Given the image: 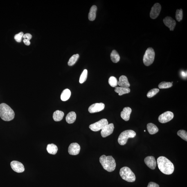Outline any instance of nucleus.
I'll return each instance as SVG.
<instances>
[{"label":"nucleus","instance_id":"nucleus-30","mask_svg":"<svg viewBox=\"0 0 187 187\" xmlns=\"http://www.w3.org/2000/svg\"><path fill=\"white\" fill-rule=\"evenodd\" d=\"M176 19L178 21L182 20L183 17V11L182 9L177 10L176 12Z\"/></svg>","mask_w":187,"mask_h":187},{"label":"nucleus","instance_id":"nucleus-27","mask_svg":"<svg viewBox=\"0 0 187 187\" xmlns=\"http://www.w3.org/2000/svg\"><path fill=\"white\" fill-rule=\"evenodd\" d=\"M172 84L170 82H162L159 85V87L160 89H168L172 87Z\"/></svg>","mask_w":187,"mask_h":187},{"label":"nucleus","instance_id":"nucleus-20","mask_svg":"<svg viewBox=\"0 0 187 187\" xmlns=\"http://www.w3.org/2000/svg\"><path fill=\"white\" fill-rule=\"evenodd\" d=\"M147 129L148 132L150 134H156L159 131L157 127L152 123H149L147 124Z\"/></svg>","mask_w":187,"mask_h":187},{"label":"nucleus","instance_id":"nucleus-22","mask_svg":"<svg viewBox=\"0 0 187 187\" xmlns=\"http://www.w3.org/2000/svg\"><path fill=\"white\" fill-rule=\"evenodd\" d=\"M97 10V8L95 5L91 7L89 14V19L90 21H94L96 18Z\"/></svg>","mask_w":187,"mask_h":187},{"label":"nucleus","instance_id":"nucleus-21","mask_svg":"<svg viewBox=\"0 0 187 187\" xmlns=\"http://www.w3.org/2000/svg\"><path fill=\"white\" fill-rule=\"evenodd\" d=\"M64 116V113L62 111L57 110L53 113V119L55 121H60L62 119Z\"/></svg>","mask_w":187,"mask_h":187},{"label":"nucleus","instance_id":"nucleus-19","mask_svg":"<svg viewBox=\"0 0 187 187\" xmlns=\"http://www.w3.org/2000/svg\"><path fill=\"white\" fill-rule=\"evenodd\" d=\"M115 92L118 94L119 96L129 93L130 92V89L129 88L123 87H116L114 90Z\"/></svg>","mask_w":187,"mask_h":187},{"label":"nucleus","instance_id":"nucleus-31","mask_svg":"<svg viewBox=\"0 0 187 187\" xmlns=\"http://www.w3.org/2000/svg\"><path fill=\"white\" fill-rule=\"evenodd\" d=\"M177 134L183 139L187 141V133L186 131L183 130H179L178 131Z\"/></svg>","mask_w":187,"mask_h":187},{"label":"nucleus","instance_id":"nucleus-11","mask_svg":"<svg viewBox=\"0 0 187 187\" xmlns=\"http://www.w3.org/2000/svg\"><path fill=\"white\" fill-rule=\"evenodd\" d=\"M11 168L14 171L20 173L24 172L25 170L24 165L22 163L17 161H13L10 163Z\"/></svg>","mask_w":187,"mask_h":187},{"label":"nucleus","instance_id":"nucleus-6","mask_svg":"<svg viewBox=\"0 0 187 187\" xmlns=\"http://www.w3.org/2000/svg\"><path fill=\"white\" fill-rule=\"evenodd\" d=\"M155 55L153 48H147L143 57V64L145 66H150L153 63Z\"/></svg>","mask_w":187,"mask_h":187},{"label":"nucleus","instance_id":"nucleus-5","mask_svg":"<svg viewBox=\"0 0 187 187\" xmlns=\"http://www.w3.org/2000/svg\"><path fill=\"white\" fill-rule=\"evenodd\" d=\"M136 135V132L132 130H129L124 131L120 134L118 138V143L120 145H125L127 143L129 138H134Z\"/></svg>","mask_w":187,"mask_h":187},{"label":"nucleus","instance_id":"nucleus-17","mask_svg":"<svg viewBox=\"0 0 187 187\" xmlns=\"http://www.w3.org/2000/svg\"><path fill=\"white\" fill-rule=\"evenodd\" d=\"M118 84L120 87L125 88H129L130 85L127 77L124 75L120 77Z\"/></svg>","mask_w":187,"mask_h":187},{"label":"nucleus","instance_id":"nucleus-37","mask_svg":"<svg viewBox=\"0 0 187 187\" xmlns=\"http://www.w3.org/2000/svg\"><path fill=\"white\" fill-rule=\"evenodd\" d=\"M181 74L183 77H186L187 76V73H185L184 71H182L181 72Z\"/></svg>","mask_w":187,"mask_h":187},{"label":"nucleus","instance_id":"nucleus-28","mask_svg":"<svg viewBox=\"0 0 187 187\" xmlns=\"http://www.w3.org/2000/svg\"><path fill=\"white\" fill-rule=\"evenodd\" d=\"M109 83L111 87H116L118 84V81L116 77L111 76L109 80Z\"/></svg>","mask_w":187,"mask_h":187},{"label":"nucleus","instance_id":"nucleus-18","mask_svg":"<svg viewBox=\"0 0 187 187\" xmlns=\"http://www.w3.org/2000/svg\"><path fill=\"white\" fill-rule=\"evenodd\" d=\"M76 118V114L74 112L68 113L66 118V121L69 124L74 123Z\"/></svg>","mask_w":187,"mask_h":187},{"label":"nucleus","instance_id":"nucleus-8","mask_svg":"<svg viewBox=\"0 0 187 187\" xmlns=\"http://www.w3.org/2000/svg\"><path fill=\"white\" fill-rule=\"evenodd\" d=\"M174 115L170 111H167L162 114L159 116V121L162 123H165L170 121L173 119Z\"/></svg>","mask_w":187,"mask_h":187},{"label":"nucleus","instance_id":"nucleus-14","mask_svg":"<svg viewBox=\"0 0 187 187\" xmlns=\"http://www.w3.org/2000/svg\"><path fill=\"white\" fill-rule=\"evenodd\" d=\"M144 161L145 164L148 168L152 170L155 169L157 165V163L155 158L153 156H147L145 158Z\"/></svg>","mask_w":187,"mask_h":187},{"label":"nucleus","instance_id":"nucleus-38","mask_svg":"<svg viewBox=\"0 0 187 187\" xmlns=\"http://www.w3.org/2000/svg\"><path fill=\"white\" fill-rule=\"evenodd\" d=\"M145 132V130H144Z\"/></svg>","mask_w":187,"mask_h":187},{"label":"nucleus","instance_id":"nucleus-9","mask_svg":"<svg viewBox=\"0 0 187 187\" xmlns=\"http://www.w3.org/2000/svg\"><path fill=\"white\" fill-rule=\"evenodd\" d=\"M161 7L159 3H155L152 7L150 12L151 18L155 19L159 17L161 10Z\"/></svg>","mask_w":187,"mask_h":187},{"label":"nucleus","instance_id":"nucleus-12","mask_svg":"<svg viewBox=\"0 0 187 187\" xmlns=\"http://www.w3.org/2000/svg\"><path fill=\"white\" fill-rule=\"evenodd\" d=\"M105 106V104L103 103H96L90 106L88 110L91 113L99 112L103 110Z\"/></svg>","mask_w":187,"mask_h":187},{"label":"nucleus","instance_id":"nucleus-26","mask_svg":"<svg viewBox=\"0 0 187 187\" xmlns=\"http://www.w3.org/2000/svg\"><path fill=\"white\" fill-rule=\"evenodd\" d=\"M80 55L78 54L73 55L69 59L68 62V65L69 66H72L78 60Z\"/></svg>","mask_w":187,"mask_h":187},{"label":"nucleus","instance_id":"nucleus-34","mask_svg":"<svg viewBox=\"0 0 187 187\" xmlns=\"http://www.w3.org/2000/svg\"><path fill=\"white\" fill-rule=\"evenodd\" d=\"M147 187H159V186L157 183L153 182H150L149 183Z\"/></svg>","mask_w":187,"mask_h":187},{"label":"nucleus","instance_id":"nucleus-4","mask_svg":"<svg viewBox=\"0 0 187 187\" xmlns=\"http://www.w3.org/2000/svg\"><path fill=\"white\" fill-rule=\"evenodd\" d=\"M120 174L122 179L127 182H133L136 180L135 175L128 167H124L120 169Z\"/></svg>","mask_w":187,"mask_h":187},{"label":"nucleus","instance_id":"nucleus-35","mask_svg":"<svg viewBox=\"0 0 187 187\" xmlns=\"http://www.w3.org/2000/svg\"><path fill=\"white\" fill-rule=\"evenodd\" d=\"M23 38L24 39H27L30 40L31 39L32 37V35L29 33H26L23 35Z\"/></svg>","mask_w":187,"mask_h":187},{"label":"nucleus","instance_id":"nucleus-32","mask_svg":"<svg viewBox=\"0 0 187 187\" xmlns=\"http://www.w3.org/2000/svg\"><path fill=\"white\" fill-rule=\"evenodd\" d=\"M159 90L158 89H154L150 90L147 93V97L148 98H152L159 92Z\"/></svg>","mask_w":187,"mask_h":187},{"label":"nucleus","instance_id":"nucleus-29","mask_svg":"<svg viewBox=\"0 0 187 187\" xmlns=\"http://www.w3.org/2000/svg\"><path fill=\"white\" fill-rule=\"evenodd\" d=\"M88 71L87 69H84L80 75V84L84 83L87 80Z\"/></svg>","mask_w":187,"mask_h":187},{"label":"nucleus","instance_id":"nucleus-36","mask_svg":"<svg viewBox=\"0 0 187 187\" xmlns=\"http://www.w3.org/2000/svg\"><path fill=\"white\" fill-rule=\"evenodd\" d=\"M23 42H24V44L26 46H29L30 44V40H28V39H24V40H23Z\"/></svg>","mask_w":187,"mask_h":187},{"label":"nucleus","instance_id":"nucleus-15","mask_svg":"<svg viewBox=\"0 0 187 187\" xmlns=\"http://www.w3.org/2000/svg\"><path fill=\"white\" fill-rule=\"evenodd\" d=\"M163 22L167 27L170 29L171 31H173L176 25L175 20L170 17H167L163 19Z\"/></svg>","mask_w":187,"mask_h":187},{"label":"nucleus","instance_id":"nucleus-24","mask_svg":"<svg viewBox=\"0 0 187 187\" xmlns=\"http://www.w3.org/2000/svg\"><path fill=\"white\" fill-rule=\"evenodd\" d=\"M71 95V91L69 89H66L64 90L61 95V100L63 101H66L70 98Z\"/></svg>","mask_w":187,"mask_h":187},{"label":"nucleus","instance_id":"nucleus-7","mask_svg":"<svg viewBox=\"0 0 187 187\" xmlns=\"http://www.w3.org/2000/svg\"><path fill=\"white\" fill-rule=\"evenodd\" d=\"M108 124L107 120L105 118H103L98 122L91 124L89 126V128L91 130L94 131H98L102 130L104 127Z\"/></svg>","mask_w":187,"mask_h":187},{"label":"nucleus","instance_id":"nucleus-2","mask_svg":"<svg viewBox=\"0 0 187 187\" xmlns=\"http://www.w3.org/2000/svg\"><path fill=\"white\" fill-rule=\"evenodd\" d=\"M100 162L104 170L107 172H112L116 169V161L112 156L102 155L100 158Z\"/></svg>","mask_w":187,"mask_h":187},{"label":"nucleus","instance_id":"nucleus-23","mask_svg":"<svg viewBox=\"0 0 187 187\" xmlns=\"http://www.w3.org/2000/svg\"><path fill=\"white\" fill-rule=\"evenodd\" d=\"M46 150L48 153L52 154H55L57 152L58 148L56 145L52 143L47 145Z\"/></svg>","mask_w":187,"mask_h":187},{"label":"nucleus","instance_id":"nucleus-25","mask_svg":"<svg viewBox=\"0 0 187 187\" xmlns=\"http://www.w3.org/2000/svg\"><path fill=\"white\" fill-rule=\"evenodd\" d=\"M111 59L113 62L116 63L120 60V56L116 50H113L111 54Z\"/></svg>","mask_w":187,"mask_h":187},{"label":"nucleus","instance_id":"nucleus-13","mask_svg":"<svg viewBox=\"0 0 187 187\" xmlns=\"http://www.w3.org/2000/svg\"><path fill=\"white\" fill-rule=\"evenodd\" d=\"M80 150V145L77 143L71 144L68 148V152L72 155H76L79 154Z\"/></svg>","mask_w":187,"mask_h":187},{"label":"nucleus","instance_id":"nucleus-10","mask_svg":"<svg viewBox=\"0 0 187 187\" xmlns=\"http://www.w3.org/2000/svg\"><path fill=\"white\" fill-rule=\"evenodd\" d=\"M114 127L113 123L108 124L102 129L101 135L103 138H105L112 134Z\"/></svg>","mask_w":187,"mask_h":187},{"label":"nucleus","instance_id":"nucleus-3","mask_svg":"<svg viewBox=\"0 0 187 187\" xmlns=\"http://www.w3.org/2000/svg\"><path fill=\"white\" fill-rule=\"evenodd\" d=\"M0 117L4 121H9L14 119L15 113L7 104L1 103L0 104Z\"/></svg>","mask_w":187,"mask_h":187},{"label":"nucleus","instance_id":"nucleus-33","mask_svg":"<svg viewBox=\"0 0 187 187\" xmlns=\"http://www.w3.org/2000/svg\"><path fill=\"white\" fill-rule=\"evenodd\" d=\"M24 35V33L23 32H20L18 34H17L14 36V39L17 42H20L21 41L22 38Z\"/></svg>","mask_w":187,"mask_h":187},{"label":"nucleus","instance_id":"nucleus-16","mask_svg":"<svg viewBox=\"0 0 187 187\" xmlns=\"http://www.w3.org/2000/svg\"><path fill=\"white\" fill-rule=\"evenodd\" d=\"M131 112L132 109L130 107H127L124 108L121 113V118L125 121H128L130 119Z\"/></svg>","mask_w":187,"mask_h":187},{"label":"nucleus","instance_id":"nucleus-1","mask_svg":"<svg viewBox=\"0 0 187 187\" xmlns=\"http://www.w3.org/2000/svg\"><path fill=\"white\" fill-rule=\"evenodd\" d=\"M157 163L158 168L163 174L170 175L174 172V165L167 158L164 156H160L157 159Z\"/></svg>","mask_w":187,"mask_h":187}]
</instances>
